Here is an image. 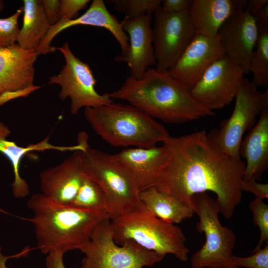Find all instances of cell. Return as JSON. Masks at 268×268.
I'll use <instances>...</instances> for the list:
<instances>
[{
  "label": "cell",
  "instance_id": "6da1fadb",
  "mask_svg": "<svg viewBox=\"0 0 268 268\" xmlns=\"http://www.w3.org/2000/svg\"><path fill=\"white\" fill-rule=\"evenodd\" d=\"M162 143L170 158L153 187L192 209L194 195L212 192L216 195L219 213L230 218L242 199L245 162L221 151L204 131L169 135Z\"/></svg>",
  "mask_w": 268,
  "mask_h": 268
},
{
  "label": "cell",
  "instance_id": "7a4b0ae2",
  "mask_svg": "<svg viewBox=\"0 0 268 268\" xmlns=\"http://www.w3.org/2000/svg\"><path fill=\"white\" fill-rule=\"evenodd\" d=\"M112 99L128 102L151 118L182 123L214 115L193 97L191 88L166 71L149 68L138 79L128 77L119 89L108 93Z\"/></svg>",
  "mask_w": 268,
  "mask_h": 268
},
{
  "label": "cell",
  "instance_id": "3957f363",
  "mask_svg": "<svg viewBox=\"0 0 268 268\" xmlns=\"http://www.w3.org/2000/svg\"><path fill=\"white\" fill-rule=\"evenodd\" d=\"M27 205L33 215L21 219L34 226L37 248L44 254L79 250L90 239L97 224L109 217L105 211L85 210L55 203L40 193L32 195Z\"/></svg>",
  "mask_w": 268,
  "mask_h": 268
},
{
  "label": "cell",
  "instance_id": "277c9868",
  "mask_svg": "<svg viewBox=\"0 0 268 268\" xmlns=\"http://www.w3.org/2000/svg\"><path fill=\"white\" fill-rule=\"evenodd\" d=\"M84 114L96 133L114 146L150 147L169 135L162 125L131 104L85 108Z\"/></svg>",
  "mask_w": 268,
  "mask_h": 268
},
{
  "label": "cell",
  "instance_id": "5b68a950",
  "mask_svg": "<svg viewBox=\"0 0 268 268\" xmlns=\"http://www.w3.org/2000/svg\"><path fill=\"white\" fill-rule=\"evenodd\" d=\"M111 222L116 244L132 241L164 257L172 254L181 262L188 261L189 249L182 229L156 217L143 203Z\"/></svg>",
  "mask_w": 268,
  "mask_h": 268
},
{
  "label": "cell",
  "instance_id": "8992f818",
  "mask_svg": "<svg viewBox=\"0 0 268 268\" xmlns=\"http://www.w3.org/2000/svg\"><path fill=\"white\" fill-rule=\"evenodd\" d=\"M84 173L100 186L111 220L140 206L139 191L131 174L113 155L88 147L83 151Z\"/></svg>",
  "mask_w": 268,
  "mask_h": 268
},
{
  "label": "cell",
  "instance_id": "52a82bcc",
  "mask_svg": "<svg viewBox=\"0 0 268 268\" xmlns=\"http://www.w3.org/2000/svg\"><path fill=\"white\" fill-rule=\"evenodd\" d=\"M193 210L198 216L197 231L204 233L205 243L190 260L192 268H237L232 263L236 243L233 230L220 223L216 200L206 193L192 197Z\"/></svg>",
  "mask_w": 268,
  "mask_h": 268
},
{
  "label": "cell",
  "instance_id": "ba28073f",
  "mask_svg": "<svg viewBox=\"0 0 268 268\" xmlns=\"http://www.w3.org/2000/svg\"><path fill=\"white\" fill-rule=\"evenodd\" d=\"M113 234L109 217L97 224L90 239L79 249L85 255L81 268H142L152 266L164 257L132 241L119 246Z\"/></svg>",
  "mask_w": 268,
  "mask_h": 268
},
{
  "label": "cell",
  "instance_id": "9c48e42d",
  "mask_svg": "<svg viewBox=\"0 0 268 268\" xmlns=\"http://www.w3.org/2000/svg\"><path fill=\"white\" fill-rule=\"evenodd\" d=\"M235 104L230 117L221 123L218 129L208 136L223 152L240 159L239 149L245 133L255 124L256 118L268 108V90L259 91L251 81L243 79L235 96Z\"/></svg>",
  "mask_w": 268,
  "mask_h": 268
},
{
  "label": "cell",
  "instance_id": "30bf717a",
  "mask_svg": "<svg viewBox=\"0 0 268 268\" xmlns=\"http://www.w3.org/2000/svg\"><path fill=\"white\" fill-rule=\"evenodd\" d=\"M56 49L63 54L65 64L58 74L49 77L48 84L60 86L58 96L61 101L70 99L72 115H76L83 107H96L113 102L108 93L97 92V80L89 65L73 54L67 42Z\"/></svg>",
  "mask_w": 268,
  "mask_h": 268
},
{
  "label": "cell",
  "instance_id": "8fae6325",
  "mask_svg": "<svg viewBox=\"0 0 268 268\" xmlns=\"http://www.w3.org/2000/svg\"><path fill=\"white\" fill-rule=\"evenodd\" d=\"M153 14L152 33L155 68L167 71L179 58L196 33L188 10L167 13L159 7Z\"/></svg>",
  "mask_w": 268,
  "mask_h": 268
},
{
  "label": "cell",
  "instance_id": "7c38bea8",
  "mask_svg": "<svg viewBox=\"0 0 268 268\" xmlns=\"http://www.w3.org/2000/svg\"><path fill=\"white\" fill-rule=\"evenodd\" d=\"M243 70L226 55L212 63L191 88L193 97L209 110L221 109L235 98Z\"/></svg>",
  "mask_w": 268,
  "mask_h": 268
},
{
  "label": "cell",
  "instance_id": "4fadbf2b",
  "mask_svg": "<svg viewBox=\"0 0 268 268\" xmlns=\"http://www.w3.org/2000/svg\"><path fill=\"white\" fill-rule=\"evenodd\" d=\"M225 55L218 35L209 37L196 33L166 71L174 79L192 88L209 66Z\"/></svg>",
  "mask_w": 268,
  "mask_h": 268
},
{
  "label": "cell",
  "instance_id": "5bb4252c",
  "mask_svg": "<svg viewBox=\"0 0 268 268\" xmlns=\"http://www.w3.org/2000/svg\"><path fill=\"white\" fill-rule=\"evenodd\" d=\"M259 35L258 24L247 7L238 10L223 24L218 32L225 55L245 74L249 73L250 61Z\"/></svg>",
  "mask_w": 268,
  "mask_h": 268
},
{
  "label": "cell",
  "instance_id": "9a60e30c",
  "mask_svg": "<svg viewBox=\"0 0 268 268\" xmlns=\"http://www.w3.org/2000/svg\"><path fill=\"white\" fill-rule=\"evenodd\" d=\"M83 151L76 150L59 164L39 174L42 194L55 203L68 205L82 181Z\"/></svg>",
  "mask_w": 268,
  "mask_h": 268
},
{
  "label": "cell",
  "instance_id": "2e32d148",
  "mask_svg": "<svg viewBox=\"0 0 268 268\" xmlns=\"http://www.w3.org/2000/svg\"><path fill=\"white\" fill-rule=\"evenodd\" d=\"M152 13L141 16L124 18L121 21L124 32L129 38V50L125 56L115 57L117 62H125L129 67L130 76L140 78L151 66H155L151 27Z\"/></svg>",
  "mask_w": 268,
  "mask_h": 268
},
{
  "label": "cell",
  "instance_id": "e0dca14e",
  "mask_svg": "<svg viewBox=\"0 0 268 268\" xmlns=\"http://www.w3.org/2000/svg\"><path fill=\"white\" fill-rule=\"evenodd\" d=\"M88 25L104 28L108 30L119 43L122 56L129 50V38L123 30L121 21L107 9L103 0H93L89 8L81 16L72 20H59L53 26L41 42L36 52L38 56L53 53L56 47L51 46L54 38L62 31L76 25Z\"/></svg>",
  "mask_w": 268,
  "mask_h": 268
},
{
  "label": "cell",
  "instance_id": "ac0fdd59",
  "mask_svg": "<svg viewBox=\"0 0 268 268\" xmlns=\"http://www.w3.org/2000/svg\"><path fill=\"white\" fill-rule=\"evenodd\" d=\"M113 155L131 174L139 192L153 186L170 158L163 145L125 148Z\"/></svg>",
  "mask_w": 268,
  "mask_h": 268
},
{
  "label": "cell",
  "instance_id": "d6986e66",
  "mask_svg": "<svg viewBox=\"0 0 268 268\" xmlns=\"http://www.w3.org/2000/svg\"><path fill=\"white\" fill-rule=\"evenodd\" d=\"M11 132L8 127L2 122H0V152L3 154L10 162L13 172L14 179L11 184L12 195L16 199H23L29 194V187L26 181L20 174V165L22 158L28 153L34 151L55 150L60 151H85L89 144L86 139L77 138L76 145L70 146L55 145L49 142V137L25 147L20 146L7 137Z\"/></svg>",
  "mask_w": 268,
  "mask_h": 268
},
{
  "label": "cell",
  "instance_id": "ffe728a7",
  "mask_svg": "<svg viewBox=\"0 0 268 268\" xmlns=\"http://www.w3.org/2000/svg\"><path fill=\"white\" fill-rule=\"evenodd\" d=\"M36 52L22 49L17 44L0 47V95L34 85Z\"/></svg>",
  "mask_w": 268,
  "mask_h": 268
},
{
  "label": "cell",
  "instance_id": "44dd1931",
  "mask_svg": "<svg viewBox=\"0 0 268 268\" xmlns=\"http://www.w3.org/2000/svg\"><path fill=\"white\" fill-rule=\"evenodd\" d=\"M247 0H192L188 14L196 33L213 37L238 10L247 7Z\"/></svg>",
  "mask_w": 268,
  "mask_h": 268
},
{
  "label": "cell",
  "instance_id": "7402d4cb",
  "mask_svg": "<svg viewBox=\"0 0 268 268\" xmlns=\"http://www.w3.org/2000/svg\"><path fill=\"white\" fill-rule=\"evenodd\" d=\"M239 153L246 160L243 180L251 177L261 180L268 167V108L263 111L256 125L242 140Z\"/></svg>",
  "mask_w": 268,
  "mask_h": 268
},
{
  "label": "cell",
  "instance_id": "603a6c76",
  "mask_svg": "<svg viewBox=\"0 0 268 268\" xmlns=\"http://www.w3.org/2000/svg\"><path fill=\"white\" fill-rule=\"evenodd\" d=\"M23 24L16 42L25 50L36 52L51 26L39 0H24Z\"/></svg>",
  "mask_w": 268,
  "mask_h": 268
},
{
  "label": "cell",
  "instance_id": "cb8c5ba5",
  "mask_svg": "<svg viewBox=\"0 0 268 268\" xmlns=\"http://www.w3.org/2000/svg\"><path fill=\"white\" fill-rule=\"evenodd\" d=\"M139 198L152 214L169 223H179L191 218L194 213L188 205L154 187L139 192Z\"/></svg>",
  "mask_w": 268,
  "mask_h": 268
},
{
  "label": "cell",
  "instance_id": "d4e9b609",
  "mask_svg": "<svg viewBox=\"0 0 268 268\" xmlns=\"http://www.w3.org/2000/svg\"><path fill=\"white\" fill-rule=\"evenodd\" d=\"M259 27V38L250 61L249 73L253 75L251 82L255 87L268 88V26Z\"/></svg>",
  "mask_w": 268,
  "mask_h": 268
},
{
  "label": "cell",
  "instance_id": "484cf974",
  "mask_svg": "<svg viewBox=\"0 0 268 268\" xmlns=\"http://www.w3.org/2000/svg\"><path fill=\"white\" fill-rule=\"evenodd\" d=\"M68 205L85 210L106 211L102 189L95 180L85 174L75 197Z\"/></svg>",
  "mask_w": 268,
  "mask_h": 268
},
{
  "label": "cell",
  "instance_id": "4316f807",
  "mask_svg": "<svg viewBox=\"0 0 268 268\" xmlns=\"http://www.w3.org/2000/svg\"><path fill=\"white\" fill-rule=\"evenodd\" d=\"M116 10L124 12L125 18H136L147 13H153L161 6L160 0H110Z\"/></svg>",
  "mask_w": 268,
  "mask_h": 268
},
{
  "label": "cell",
  "instance_id": "83f0119b",
  "mask_svg": "<svg viewBox=\"0 0 268 268\" xmlns=\"http://www.w3.org/2000/svg\"><path fill=\"white\" fill-rule=\"evenodd\" d=\"M253 213V221L260 231L258 244L253 253L261 248L264 243H268V204L263 200L255 199L249 203Z\"/></svg>",
  "mask_w": 268,
  "mask_h": 268
},
{
  "label": "cell",
  "instance_id": "f1b7e54d",
  "mask_svg": "<svg viewBox=\"0 0 268 268\" xmlns=\"http://www.w3.org/2000/svg\"><path fill=\"white\" fill-rule=\"evenodd\" d=\"M23 12L22 7L5 18H0V47H6L15 44L19 31L18 19Z\"/></svg>",
  "mask_w": 268,
  "mask_h": 268
},
{
  "label": "cell",
  "instance_id": "f546056e",
  "mask_svg": "<svg viewBox=\"0 0 268 268\" xmlns=\"http://www.w3.org/2000/svg\"><path fill=\"white\" fill-rule=\"evenodd\" d=\"M231 261L237 268H268V243L248 257H240L233 255Z\"/></svg>",
  "mask_w": 268,
  "mask_h": 268
},
{
  "label": "cell",
  "instance_id": "4dcf8cb0",
  "mask_svg": "<svg viewBox=\"0 0 268 268\" xmlns=\"http://www.w3.org/2000/svg\"><path fill=\"white\" fill-rule=\"evenodd\" d=\"M89 2V0H60L59 19L72 20L76 18L79 11L85 9Z\"/></svg>",
  "mask_w": 268,
  "mask_h": 268
},
{
  "label": "cell",
  "instance_id": "1f68e13d",
  "mask_svg": "<svg viewBox=\"0 0 268 268\" xmlns=\"http://www.w3.org/2000/svg\"><path fill=\"white\" fill-rule=\"evenodd\" d=\"M240 188L242 192H247L254 194L256 199L263 200L268 198V183L258 182L254 177L246 180L242 179Z\"/></svg>",
  "mask_w": 268,
  "mask_h": 268
},
{
  "label": "cell",
  "instance_id": "d6a6232c",
  "mask_svg": "<svg viewBox=\"0 0 268 268\" xmlns=\"http://www.w3.org/2000/svg\"><path fill=\"white\" fill-rule=\"evenodd\" d=\"M192 0H163L160 8L167 13H180L188 11Z\"/></svg>",
  "mask_w": 268,
  "mask_h": 268
},
{
  "label": "cell",
  "instance_id": "836d02e7",
  "mask_svg": "<svg viewBox=\"0 0 268 268\" xmlns=\"http://www.w3.org/2000/svg\"><path fill=\"white\" fill-rule=\"evenodd\" d=\"M41 2L50 25H55L59 20L60 0H41Z\"/></svg>",
  "mask_w": 268,
  "mask_h": 268
},
{
  "label": "cell",
  "instance_id": "e575fe53",
  "mask_svg": "<svg viewBox=\"0 0 268 268\" xmlns=\"http://www.w3.org/2000/svg\"><path fill=\"white\" fill-rule=\"evenodd\" d=\"M41 87L33 85L23 89L4 92L0 95V106L10 100L20 97H26Z\"/></svg>",
  "mask_w": 268,
  "mask_h": 268
},
{
  "label": "cell",
  "instance_id": "d590c367",
  "mask_svg": "<svg viewBox=\"0 0 268 268\" xmlns=\"http://www.w3.org/2000/svg\"><path fill=\"white\" fill-rule=\"evenodd\" d=\"M47 255L46 258V268H66L64 263V253L54 252Z\"/></svg>",
  "mask_w": 268,
  "mask_h": 268
},
{
  "label": "cell",
  "instance_id": "8d00e7d4",
  "mask_svg": "<svg viewBox=\"0 0 268 268\" xmlns=\"http://www.w3.org/2000/svg\"><path fill=\"white\" fill-rule=\"evenodd\" d=\"M259 26H268V3L252 13Z\"/></svg>",
  "mask_w": 268,
  "mask_h": 268
},
{
  "label": "cell",
  "instance_id": "74e56055",
  "mask_svg": "<svg viewBox=\"0 0 268 268\" xmlns=\"http://www.w3.org/2000/svg\"><path fill=\"white\" fill-rule=\"evenodd\" d=\"M30 250V249L26 248L17 254L10 256H5L3 254L1 246L0 245V268H8L6 265L7 260L10 259L25 256Z\"/></svg>",
  "mask_w": 268,
  "mask_h": 268
},
{
  "label": "cell",
  "instance_id": "f35d334b",
  "mask_svg": "<svg viewBox=\"0 0 268 268\" xmlns=\"http://www.w3.org/2000/svg\"><path fill=\"white\" fill-rule=\"evenodd\" d=\"M4 7V2L0 0V12H1Z\"/></svg>",
  "mask_w": 268,
  "mask_h": 268
}]
</instances>
